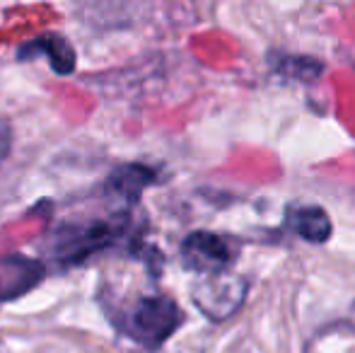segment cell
Masks as SVG:
<instances>
[{"label": "cell", "mask_w": 355, "mask_h": 353, "mask_svg": "<svg viewBox=\"0 0 355 353\" xmlns=\"http://www.w3.org/2000/svg\"><path fill=\"white\" fill-rule=\"evenodd\" d=\"M126 225V213H114L112 218H99V221L73 223L56 232L51 252L63 264H80L87 257L112 247L123 235Z\"/></svg>", "instance_id": "cell-1"}, {"label": "cell", "mask_w": 355, "mask_h": 353, "mask_svg": "<svg viewBox=\"0 0 355 353\" xmlns=\"http://www.w3.org/2000/svg\"><path fill=\"white\" fill-rule=\"evenodd\" d=\"M184 315L167 295H150L136 302L126 317V334L148 351H155L179 329Z\"/></svg>", "instance_id": "cell-2"}, {"label": "cell", "mask_w": 355, "mask_h": 353, "mask_svg": "<svg viewBox=\"0 0 355 353\" xmlns=\"http://www.w3.org/2000/svg\"><path fill=\"white\" fill-rule=\"evenodd\" d=\"M196 307L213 322H225L244 305L247 298V281L237 273L220 271L208 273L191 291Z\"/></svg>", "instance_id": "cell-3"}, {"label": "cell", "mask_w": 355, "mask_h": 353, "mask_svg": "<svg viewBox=\"0 0 355 353\" xmlns=\"http://www.w3.org/2000/svg\"><path fill=\"white\" fill-rule=\"evenodd\" d=\"M232 247L227 245V240L215 235V232H191L182 245L184 264L191 271L203 273V276L227 271V266L232 264Z\"/></svg>", "instance_id": "cell-4"}, {"label": "cell", "mask_w": 355, "mask_h": 353, "mask_svg": "<svg viewBox=\"0 0 355 353\" xmlns=\"http://www.w3.org/2000/svg\"><path fill=\"white\" fill-rule=\"evenodd\" d=\"M153 182H155V172L150 170V167L126 165V167H119V170L107 179L104 191H107V196L121 201L123 206H133V203L141 198L143 189Z\"/></svg>", "instance_id": "cell-5"}, {"label": "cell", "mask_w": 355, "mask_h": 353, "mask_svg": "<svg viewBox=\"0 0 355 353\" xmlns=\"http://www.w3.org/2000/svg\"><path fill=\"white\" fill-rule=\"evenodd\" d=\"M32 53L34 56H37V53H46L49 63H51V68L58 76H68V73L75 71V49L61 37V34H44L42 39H37V42L19 49V58H22V61L24 58H32Z\"/></svg>", "instance_id": "cell-6"}, {"label": "cell", "mask_w": 355, "mask_h": 353, "mask_svg": "<svg viewBox=\"0 0 355 353\" xmlns=\"http://www.w3.org/2000/svg\"><path fill=\"white\" fill-rule=\"evenodd\" d=\"M8 271V278L10 281L5 283V291H3V298L10 300V298H17L22 293H27L29 288H34L44 276V266L39 261H32V259H24V257H10L0 264Z\"/></svg>", "instance_id": "cell-7"}, {"label": "cell", "mask_w": 355, "mask_h": 353, "mask_svg": "<svg viewBox=\"0 0 355 353\" xmlns=\"http://www.w3.org/2000/svg\"><path fill=\"white\" fill-rule=\"evenodd\" d=\"M290 225L297 232L302 240L312 242V245H324V242L331 237V221L329 216L317 206H307V208H297V211L290 213Z\"/></svg>", "instance_id": "cell-8"}, {"label": "cell", "mask_w": 355, "mask_h": 353, "mask_svg": "<svg viewBox=\"0 0 355 353\" xmlns=\"http://www.w3.org/2000/svg\"><path fill=\"white\" fill-rule=\"evenodd\" d=\"M10 146H12V128H10L8 119L0 117V165H3L5 157H8Z\"/></svg>", "instance_id": "cell-9"}]
</instances>
